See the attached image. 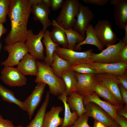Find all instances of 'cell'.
Listing matches in <instances>:
<instances>
[{
	"label": "cell",
	"instance_id": "obj_1",
	"mask_svg": "<svg viewBox=\"0 0 127 127\" xmlns=\"http://www.w3.org/2000/svg\"><path fill=\"white\" fill-rule=\"evenodd\" d=\"M31 12L29 0H10L8 16L11 29L4 39L6 45L24 42L27 35V26Z\"/></svg>",
	"mask_w": 127,
	"mask_h": 127
},
{
	"label": "cell",
	"instance_id": "obj_2",
	"mask_svg": "<svg viewBox=\"0 0 127 127\" xmlns=\"http://www.w3.org/2000/svg\"><path fill=\"white\" fill-rule=\"evenodd\" d=\"M38 72L35 80L36 83L43 82L49 86L50 94L58 96L66 91L64 83L54 73L50 66L44 61L37 60Z\"/></svg>",
	"mask_w": 127,
	"mask_h": 127
},
{
	"label": "cell",
	"instance_id": "obj_3",
	"mask_svg": "<svg viewBox=\"0 0 127 127\" xmlns=\"http://www.w3.org/2000/svg\"><path fill=\"white\" fill-rule=\"evenodd\" d=\"M80 3L78 0L64 1L60 12L55 20L58 24L65 29L73 28L78 14Z\"/></svg>",
	"mask_w": 127,
	"mask_h": 127
},
{
	"label": "cell",
	"instance_id": "obj_4",
	"mask_svg": "<svg viewBox=\"0 0 127 127\" xmlns=\"http://www.w3.org/2000/svg\"><path fill=\"white\" fill-rule=\"evenodd\" d=\"M92 50L91 49L84 52H78L58 46L55 52L60 57L68 61L71 66L82 63L94 62L91 57Z\"/></svg>",
	"mask_w": 127,
	"mask_h": 127
},
{
	"label": "cell",
	"instance_id": "obj_5",
	"mask_svg": "<svg viewBox=\"0 0 127 127\" xmlns=\"http://www.w3.org/2000/svg\"><path fill=\"white\" fill-rule=\"evenodd\" d=\"M119 40L118 43L107 47L99 53H95L92 52L91 57L94 62L107 64L120 62V52L126 44L122 39Z\"/></svg>",
	"mask_w": 127,
	"mask_h": 127
},
{
	"label": "cell",
	"instance_id": "obj_6",
	"mask_svg": "<svg viewBox=\"0 0 127 127\" xmlns=\"http://www.w3.org/2000/svg\"><path fill=\"white\" fill-rule=\"evenodd\" d=\"M44 32L41 29L38 34L35 35L32 29L27 30L25 45L30 54L37 60H44L45 57L44 48L41 41Z\"/></svg>",
	"mask_w": 127,
	"mask_h": 127
},
{
	"label": "cell",
	"instance_id": "obj_7",
	"mask_svg": "<svg viewBox=\"0 0 127 127\" xmlns=\"http://www.w3.org/2000/svg\"><path fill=\"white\" fill-rule=\"evenodd\" d=\"M94 28L98 39L104 46L108 47L114 44L118 40L111 23L107 19L98 21Z\"/></svg>",
	"mask_w": 127,
	"mask_h": 127
},
{
	"label": "cell",
	"instance_id": "obj_8",
	"mask_svg": "<svg viewBox=\"0 0 127 127\" xmlns=\"http://www.w3.org/2000/svg\"><path fill=\"white\" fill-rule=\"evenodd\" d=\"M4 49L8 54V57L1 64L4 67L17 65L24 56L28 52L24 42H18L10 45H6Z\"/></svg>",
	"mask_w": 127,
	"mask_h": 127
},
{
	"label": "cell",
	"instance_id": "obj_9",
	"mask_svg": "<svg viewBox=\"0 0 127 127\" xmlns=\"http://www.w3.org/2000/svg\"><path fill=\"white\" fill-rule=\"evenodd\" d=\"M0 78L5 84L10 87H21L27 83V79L13 67H4L1 71Z\"/></svg>",
	"mask_w": 127,
	"mask_h": 127
},
{
	"label": "cell",
	"instance_id": "obj_10",
	"mask_svg": "<svg viewBox=\"0 0 127 127\" xmlns=\"http://www.w3.org/2000/svg\"><path fill=\"white\" fill-rule=\"evenodd\" d=\"M77 83L75 91L84 97L94 92L96 83L95 74L75 73Z\"/></svg>",
	"mask_w": 127,
	"mask_h": 127
},
{
	"label": "cell",
	"instance_id": "obj_11",
	"mask_svg": "<svg viewBox=\"0 0 127 127\" xmlns=\"http://www.w3.org/2000/svg\"><path fill=\"white\" fill-rule=\"evenodd\" d=\"M35 87L28 97L24 101L29 119H31L42 99L46 84L38 82Z\"/></svg>",
	"mask_w": 127,
	"mask_h": 127
},
{
	"label": "cell",
	"instance_id": "obj_12",
	"mask_svg": "<svg viewBox=\"0 0 127 127\" xmlns=\"http://www.w3.org/2000/svg\"><path fill=\"white\" fill-rule=\"evenodd\" d=\"M76 17L73 29L85 38L86 29L92 20L93 13L88 6L80 3L79 11Z\"/></svg>",
	"mask_w": 127,
	"mask_h": 127
},
{
	"label": "cell",
	"instance_id": "obj_13",
	"mask_svg": "<svg viewBox=\"0 0 127 127\" xmlns=\"http://www.w3.org/2000/svg\"><path fill=\"white\" fill-rule=\"evenodd\" d=\"M97 81L106 87L122 104H124L118 86L119 83L115 76L107 73L95 74Z\"/></svg>",
	"mask_w": 127,
	"mask_h": 127
},
{
	"label": "cell",
	"instance_id": "obj_14",
	"mask_svg": "<svg viewBox=\"0 0 127 127\" xmlns=\"http://www.w3.org/2000/svg\"><path fill=\"white\" fill-rule=\"evenodd\" d=\"M85 113L89 117L104 124L111 126L114 121L106 111L94 103L90 102L84 105Z\"/></svg>",
	"mask_w": 127,
	"mask_h": 127
},
{
	"label": "cell",
	"instance_id": "obj_15",
	"mask_svg": "<svg viewBox=\"0 0 127 127\" xmlns=\"http://www.w3.org/2000/svg\"><path fill=\"white\" fill-rule=\"evenodd\" d=\"M31 5V13L34 16V20L40 21L43 26L42 30L44 32L52 24L48 18L51 13L50 7L43 3Z\"/></svg>",
	"mask_w": 127,
	"mask_h": 127
},
{
	"label": "cell",
	"instance_id": "obj_16",
	"mask_svg": "<svg viewBox=\"0 0 127 127\" xmlns=\"http://www.w3.org/2000/svg\"><path fill=\"white\" fill-rule=\"evenodd\" d=\"M110 3L113 6L114 17L119 28L124 29L127 24V0H110Z\"/></svg>",
	"mask_w": 127,
	"mask_h": 127
},
{
	"label": "cell",
	"instance_id": "obj_17",
	"mask_svg": "<svg viewBox=\"0 0 127 127\" xmlns=\"http://www.w3.org/2000/svg\"><path fill=\"white\" fill-rule=\"evenodd\" d=\"M98 73H107L115 76L127 72V64L122 62L107 64L94 62L91 64Z\"/></svg>",
	"mask_w": 127,
	"mask_h": 127
},
{
	"label": "cell",
	"instance_id": "obj_18",
	"mask_svg": "<svg viewBox=\"0 0 127 127\" xmlns=\"http://www.w3.org/2000/svg\"><path fill=\"white\" fill-rule=\"evenodd\" d=\"M37 60L33 56L26 54L17 65V68L24 75L36 76L38 72Z\"/></svg>",
	"mask_w": 127,
	"mask_h": 127
},
{
	"label": "cell",
	"instance_id": "obj_19",
	"mask_svg": "<svg viewBox=\"0 0 127 127\" xmlns=\"http://www.w3.org/2000/svg\"><path fill=\"white\" fill-rule=\"evenodd\" d=\"M63 110L61 106L52 107L44 114L42 127H58L62 126L64 118L60 117L59 114Z\"/></svg>",
	"mask_w": 127,
	"mask_h": 127
},
{
	"label": "cell",
	"instance_id": "obj_20",
	"mask_svg": "<svg viewBox=\"0 0 127 127\" xmlns=\"http://www.w3.org/2000/svg\"><path fill=\"white\" fill-rule=\"evenodd\" d=\"M90 102L94 103L97 105L108 114L114 121L115 120L117 115L116 110L120 108L113 105L108 102L102 100L95 92L84 97V105Z\"/></svg>",
	"mask_w": 127,
	"mask_h": 127
},
{
	"label": "cell",
	"instance_id": "obj_21",
	"mask_svg": "<svg viewBox=\"0 0 127 127\" xmlns=\"http://www.w3.org/2000/svg\"><path fill=\"white\" fill-rule=\"evenodd\" d=\"M93 25L90 24L87 26L85 30L86 37L82 42L76 44L74 50L80 51L82 45L86 44L93 45L96 47L98 49L102 51L104 48V46L100 43L95 33Z\"/></svg>",
	"mask_w": 127,
	"mask_h": 127
},
{
	"label": "cell",
	"instance_id": "obj_22",
	"mask_svg": "<svg viewBox=\"0 0 127 127\" xmlns=\"http://www.w3.org/2000/svg\"><path fill=\"white\" fill-rule=\"evenodd\" d=\"M50 33V32L48 30L44 32L42 42L45 48L46 55L44 61L51 66L52 62L53 54L59 45L52 40Z\"/></svg>",
	"mask_w": 127,
	"mask_h": 127
},
{
	"label": "cell",
	"instance_id": "obj_23",
	"mask_svg": "<svg viewBox=\"0 0 127 127\" xmlns=\"http://www.w3.org/2000/svg\"><path fill=\"white\" fill-rule=\"evenodd\" d=\"M68 96L67 102L72 112H76L79 117L86 113V109L83 103L84 97L75 91Z\"/></svg>",
	"mask_w": 127,
	"mask_h": 127
},
{
	"label": "cell",
	"instance_id": "obj_24",
	"mask_svg": "<svg viewBox=\"0 0 127 127\" xmlns=\"http://www.w3.org/2000/svg\"><path fill=\"white\" fill-rule=\"evenodd\" d=\"M67 95L65 91L58 96V99L63 102L64 106V114L62 125L60 127H69L72 125L79 117L76 111L71 112L67 102Z\"/></svg>",
	"mask_w": 127,
	"mask_h": 127
},
{
	"label": "cell",
	"instance_id": "obj_25",
	"mask_svg": "<svg viewBox=\"0 0 127 127\" xmlns=\"http://www.w3.org/2000/svg\"><path fill=\"white\" fill-rule=\"evenodd\" d=\"M94 92L112 104L119 108L123 107L115 96L105 86L96 81Z\"/></svg>",
	"mask_w": 127,
	"mask_h": 127
},
{
	"label": "cell",
	"instance_id": "obj_26",
	"mask_svg": "<svg viewBox=\"0 0 127 127\" xmlns=\"http://www.w3.org/2000/svg\"><path fill=\"white\" fill-rule=\"evenodd\" d=\"M52 22L53 28L50 33L52 40L55 43L62 46V47L68 48V41L64 31L57 23L55 20H53Z\"/></svg>",
	"mask_w": 127,
	"mask_h": 127
},
{
	"label": "cell",
	"instance_id": "obj_27",
	"mask_svg": "<svg viewBox=\"0 0 127 127\" xmlns=\"http://www.w3.org/2000/svg\"><path fill=\"white\" fill-rule=\"evenodd\" d=\"M51 66L55 75L60 78H62V73L70 69L71 67L68 61L60 57L55 52L53 55L52 62Z\"/></svg>",
	"mask_w": 127,
	"mask_h": 127
},
{
	"label": "cell",
	"instance_id": "obj_28",
	"mask_svg": "<svg viewBox=\"0 0 127 127\" xmlns=\"http://www.w3.org/2000/svg\"><path fill=\"white\" fill-rule=\"evenodd\" d=\"M0 96L3 100L9 103H13L18 106L21 110L27 111L24 101L17 98L12 91L0 83Z\"/></svg>",
	"mask_w": 127,
	"mask_h": 127
},
{
	"label": "cell",
	"instance_id": "obj_29",
	"mask_svg": "<svg viewBox=\"0 0 127 127\" xmlns=\"http://www.w3.org/2000/svg\"><path fill=\"white\" fill-rule=\"evenodd\" d=\"M50 94L46 93L45 100L34 118L25 127H42L44 114L49 102Z\"/></svg>",
	"mask_w": 127,
	"mask_h": 127
},
{
	"label": "cell",
	"instance_id": "obj_30",
	"mask_svg": "<svg viewBox=\"0 0 127 127\" xmlns=\"http://www.w3.org/2000/svg\"><path fill=\"white\" fill-rule=\"evenodd\" d=\"M75 72L71 69L64 72L62 75L66 87L67 96L75 91L77 83Z\"/></svg>",
	"mask_w": 127,
	"mask_h": 127
},
{
	"label": "cell",
	"instance_id": "obj_31",
	"mask_svg": "<svg viewBox=\"0 0 127 127\" xmlns=\"http://www.w3.org/2000/svg\"><path fill=\"white\" fill-rule=\"evenodd\" d=\"M62 28L64 31L67 39L68 49L74 50L75 46L77 44L82 42L85 39L81 35L74 30L73 28L65 29Z\"/></svg>",
	"mask_w": 127,
	"mask_h": 127
},
{
	"label": "cell",
	"instance_id": "obj_32",
	"mask_svg": "<svg viewBox=\"0 0 127 127\" xmlns=\"http://www.w3.org/2000/svg\"><path fill=\"white\" fill-rule=\"evenodd\" d=\"M70 69L75 72L84 74H97L95 70L91 64L82 63L75 65L71 66Z\"/></svg>",
	"mask_w": 127,
	"mask_h": 127
},
{
	"label": "cell",
	"instance_id": "obj_33",
	"mask_svg": "<svg viewBox=\"0 0 127 127\" xmlns=\"http://www.w3.org/2000/svg\"><path fill=\"white\" fill-rule=\"evenodd\" d=\"M10 2V0H0V24H4L7 22Z\"/></svg>",
	"mask_w": 127,
	"mask_h": 127
},
{
	"label": "cell",
	"instance_id": "obj_34",
	"mask_svg": "<svg viewBox=\"0 0 127 127\" xmlns=\"http://www.w3.org/2000/svg\"><path fill=\"white\" fill-rule=\"evenodd\" d=\"M89 117L85 113L78 117L69 127H91L88 123Z\"/></svg>",
	"mask_w": 127,
	"mask_h": 127
},
{
	"label": "cell",
	"instance_id": "obj_35",
	"mask_svg": "<svg viewBox=\"0 0 127 127\" xmlns=\"http://www.w3.org/2000/svg\"><path fill=\"white\" fill-rule=\"evenodd\" d=\"M115 76L118 83L127 90V72Z\"/></svg>",
	"mask_w": 127,
	"mask_h": 127
},
{
	"label": "cell",
	"instance_id": "obj_36",
	"mask_svg": "<svg viewBox=\"0 0 127 127\" xmlns=\"http://www.w3.org/2000/svg\"><path fill=\"white\" fill-rule=\"evenodd\" d=\"M50 7L53 11H56L62 7L64 1V0H51Z\"/></svg>",
	"mask_w": 127,
	"mask_h": 127
},
{
	"label": "cell",
	"instance_id": "obj_37",
	"mask_svg": "<svg viewBox=\"0 0 127 127\" xmlns=\"http://www.w3.org/2000/svg\"><path fill=\"white\" fill-rule=\"evenodd\" d=\"M119 57L120 62L127 64V44L125 45L120 51Z\"/></svg>",
	"mask_w": 127,
	"mask_h": 127
},
{
	"label": "cell",
	"instance_id": "obj_38",
	"mask_svg": "<svg viewBox=\"0 0 127 127\" xmlns=\"http://www.w3.org/2000/svg\"><path fill=\"white\" fill-rule=\"evenodd\" d=\"M118 86L124 104L127 106V90L120 84H119Z\"/></svg>",
	"mask_w": 127,
	"mask_h": 127
},
{
	"label": "cell",
	"instance_id": "obj_39",
	"mask_svg": "<svg viewBox=\"0 0 127 127\" xmlns=\"http://www.w3.org/2000/svg\"><path fill=\"white\" fill-rule=\"evenodd\" d=\"M109 0H83V1L86 3L93 4L99 6L104 5L107 4Z\"/></svg>",
	"mask_w": 127,
	"mask_h": 127
},
{
	"label": "cell",
	"instance_id": "obj_40",
	"mask_svg": "<svg viewBox=\"0 0 127 127\" xmlns=\"http://www.w3.org/2000/svg\"><path fill=\"white\" fill-rule=\"evenodd\" d=\"M12 122L9 120L5 119L0 114V127H14Z\"/></svg>",
	"mask_w": 127,
	"mask_h": 127
},
{
	"label": "cell",
	"instance_id": "obj_41",
	"mask_svg": "<svg viewBox=\"0 0 127 127\" xmlns=\"http://www.w3.org/2000/svg\"><path fill=\"white\" fill-rule=\"evenodd\" d=\"M115 121L121 127H127V119L117 115Z\"/></svg>",
	"mask_w": 127,
	"mask_h": 127
},
{
	"label": "cell",
	"instance_id": "obj_42",
	"mask_svg": "<svg viewBox=\"0 0 127 127\" xmlns=\"http://www.w3.org/2000/svg\"><path fill=\"white\" fill-rule=\"evenodd\" d=\"M117 115L123 117L127 119V106L118 109L116 111Z\"/></svg>",
	"mask_w": 127,
	"mask_h": 127
},
{
	"label": "cell",
	"instance_id": "obj_43",
	"mask_svg": "<svg viewBox=\"0 0 127 127\" xmlns=\"http://www.w3.org/2000/svg\"><path fill=\"white\" fill-rule=\"evenodd\" d=\"M92 127H111L94 120Z\"/></svg>",
	"mask_w": 127,
	"mask_h": 127
},
{
	"label": "cell",
	"instance_id": "obj_44",
	"mask_svg": "<svg viewBox=\"0 0 127 127\" xmlns=\"http://www.w3.org/2000/svg\"><path fill=\"white\" fill-rule=\"evenodd\" d=\"M7 31V29L3 26V24H0V38L2 35L6 33Z\"/></svg>",
	"mask_w": 127,
	"mask_h": 127
},
{
	"label": "cell",
	"instance_id": "obj_45",
	"mask_svg": "<svg viewBox=\"0 0 127 127\" xmlns=\"http://www.w3.org/2000/svg\"><path fill=\"white\" fill-rule=\"evenodd\" d=\"M125 31V35L122 39L126 44H127V24L125 26L124 29Z\"/></svg>",
	"mask_w": 127,
	"mask_h": 127
},
{
	"label": "cell",
	"instance_id": "obj_46",
	"mask_svg": "<svg viewBox=\"0 0 127 127\" xmlns=\"http://www.w3.org/2000/svg\"><path fill=\"white\" fill-rule=\"evenodd\" d=\"M31 5L42 2V0H29Z\"/></svg>",
	"mask_w": 127,
	"mask_h": 127
},
{
	"label": "cell",
	"instance_id": "obj_47",
	"mask_svg": "<svg viewBox=\"0 0 127 127\" xmlns=\"http://www.w3.org/2000/svg\"><path fill=\"white\" fill-rule=\"evenodd\" d=\"M43 3L48 6L50 7L51 0H42Z\"/></svg>",
	"mask_w": 127,
	"mask_h": 127
},
{
	"label": "cell",
	"instance_id": "obj_48",
	"mask_svg": "<svg viewBox=\"0 0 127 127\" xmlns=\"http://www.w3.org/2000/svg\"><path fill=\"white\" fill-rule=\"evenodd\" d=\"M111 127H121L115 121L110 126Z\"/></svg>",
	"mask_w": 127,
	"mask_h": 127
},
{
	"label": "cell",
	"instance_id": "obj_49",
	"mask_svg": "<svg viewBox=\"0 0 127 127\" xmlns=\"http://www.w3.org/2000/svg\"><path fill=\"white\" fill-rule=\"evenodd\" d=\"M14 127H23L21 125H19L18 126H15Z\"/></svg>",
	"mask_w": 127,
	"mask_h": 127
}]
</instances>
